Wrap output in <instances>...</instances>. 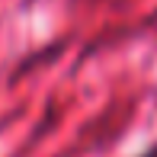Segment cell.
Listing matches in <instances>:
<instances>
[{"label": "cell", "mask_w": 157, "mask_h": 157, "mask_svg": "<svg viewBox=\"0 0 157 157\" xmlns=\"http://www.w3.org/2000/svg\"><path fill=\"white\" fill-rule=\"evenodd\" d=\"M135 157H157V144H147L144 151H138V154H135Z\"/></svg>", "instance_id": "cell-1"}]
</instances>
